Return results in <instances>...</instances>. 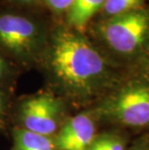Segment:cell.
Instances as JSON below:
<instances>
[{
	"mask_svg": "<svg viewBox=\"0 0 149 150\" xmlns=\"http://www.w3.org/2000/svg\"><path fill=\"white\" fill-rule=\"evenodd\" d=\"M38 65L47 88L78 111L98 103L127 71L110 61L87 33L65 24L49 31Z\"/></svg>",
	"mask_w": 149,
	"mask_h": 150,
	"instance_id": "6da1fadb",
	"label": "cell"
},
{
	"mask_svg": "<svg viewBox=\"0 0 149 150\" xmlns=\"http://www.w3.org/2000/svg\"><path fill=\"white\" fill-rule=\"evenodd\" d=\"M102 128L137 137L149 134V67L129 69L109 93L92 106Z\"/></svg>",
	"mask_w": 149,
	"mask_h": 150,
	"instance_id": "7a4b0ae2",
	"label": "cell"
},
{
	"mask_svg": "<svg viewBox=\"0 0 149 150\" xmlns=\"http://www.w3.org/2000/svg\"><path fill=\"white\" fill-rule=\"evenodd\" d=\"M87 29L90 39L119 68H136L149 58V11L143 7L99 18Z\"/></svg>",
	"mask_w": 149,
	"mask_h": 150,
	"instance_id": "3957f363",
	"label": "cell"
},
{
	"mask_svg": "<svg viewBox=\"0 0 149 150\" xmlns=\"http://www.w3.org/2000/svg\"><path fill=\"white\" fill-rule=\"evenodd\" d=\"M49 31L42 22L14 12L0 13V49L24 65L38 64Z\"/></svg>",
	"mask_w": 149,
	"mask_h": 150,
	"instance_id": "277c9868",
	"label": "cell"
},
{
	"mask_svg": "<svg viewBox=\"0 0 149 150\" xmlns=\"http://www.w3.org/2000/svg\"><path fill=\"white\" fill-rule=\"evenodd\" d=\"M71 107L49 88L23 98L18 108L20 128L54 138L71 116Z\"/></svg>",
	"mask_w": 149,
	"mask_h": 150,
	"instance_id": "5b68a950",
	"label": "cell"
},
{
	"mask_svg": "<svg viewBox=\"0 0 149 150\" xmlns=\"http://www.w3.org/2000/svg\"><path fill=\"white\" fill-rule=\"evenodd\" d=\"M102 129L99 119L91 108L71 115L56 134L54 142L57 150H89Z\"/></svg>",
	"mask_w": 149,
	"mask_h": 150,
	"instance_id": "8992f818",
	"label": "cell"
},
{
	"mask_svg": "<svg viewBox=\"0 0 149 150\" xmlns=\"http://www.w3.org/2000/svg\"><path fill=\"white\" fill-rule=\"evenodd\" d=\"M106 0H74L64 17V24L86 33L94 17L101 13Z\"/></svg>",
	"mask_w": 149,
	"mask_h": 150,
	"instance_id": "52a82bcc",
	"label": "cell"
},
{
	"mask_svg": "<svg viewBox=\"0 0 149 150\" xmlns=\"http://www.w3.org/2000/svg\"><path fill=\"white\" fill-rule=\"evenodd\" d=\"M133 138L130 134L114 128H102L89 150H129Z\"/></svg>",
	"mask_w": 149,
	"mask_h": 150,
	"instance_id": "ba28073f",
	"label": "cell"
},
{
	"mask_svg": "<svg viewBox=\"0 0 149 150\" xmlns=\"http://www.w3.org/2000/svg\"><path fill=\"white\" fill-rule=\"evenodd\" d=\"M12 150H57L54 139L18 127L13 132Z\"/></svg>",
	"mask_w": 149,
	"mask_h": 150,
	"instance_id": "9c48e42d",
	"label": "cell"
},
{
	"mask_svg": "<svg viewBox=\"0 0 149 150\" xmlns=\"http://www.w3.org/2000/svg\"><path fill=\"white\" fill-rule=\"evenodd\" d=\"M144 0H106L100 13L101 20L115 17L124 13L142 8Z\"/></svg>",
	"mask_w": 149,
	"mask_h": 150,
	"instance_id": "30bf717a",
	"label": "cell"
},
{
	"mask_svg": "<svg viewBox=\"0 0 149 150\" xmlns=\"http://www.w3.org/2000/svg\"><path fill=\"white\" fill-rule=\"evenodd\" d=\"M73 2L74 0H42V3H44L56 17H65Z\"/></svg>",
	"mask_w": 149,
	"mask_h": 150,
	"instance_id": "8fae6325",
	"label": "cell"
},
{
	"mask_svg": "<svg viewBox=\"0 0 149 150\" xmlns=\"http://www.w3.org/2000/svg\"><path fill=\"white\" fill-rule=\"evenodd\" d=\"M129 150H149V134L135 137Z\"/></svg>",
	"mask_w": 149,
	"mask_h": 150,
	"instance_id": "7c38bea8",
	"label": "cell"
},
{
	"mask_svg": "<svg viewBox=\"0 0 149 150\" xmlns=\"http://www.w3.org/2000/svg\"><path fill=\"white\" fill-rule=\"evenodd\" d=\"M10 73V64L4 54L0 50V81H3Z\"/></svg>",
	"mask_w": 149,
	"mask_h": 150,
	"instance_id": "4fadbf2b",
	"label": "cell"
},
{
	"mask_svg": "<svg viewBox=\"0 0 149 150\" xmlns=\"http://www.w3.org/2000/svg\"><path fill=\"white\" fill-rule=\"evenodd\" d=\"M13 4L21 6V7H32L39 3L42 2V0H9Z\"/></svg>",
	"mask_w": 149,
	"mask_h": 150,
	"instance_id": "5bb4252c",
	"label": "cell"
},
{
	"mask_svg": "<svg viewBox=\"0 0 149 150\" xmlns=\"http://www.w3.org/2000/svg\"><path fill=\"white\" fill-rule=\"evenodd\" d=\"M6 104H7V101H6V95L3 93L2 91H0V121L3 118V115L5 113V110H6Z\"/></svg>",
	"mask_w": 149,
	"mask_h": 150,
	"instance_id": "9a60e30c",
	"label": "cell"
},
{
	"mask_svg": "<svg viewBox=\"0 0 149 150\" xmlns=\"http://www.w3.org/2000/svg\"><path fill=\"white\" fill-rule=\"evenodd\" d=\"M145 64H146L148 67H149V58H148V60H147V61H146V63H145Z\"/></svg>",
	"mask_w": 149,
	"mask_h": 150,
	"instance_id": "2e32d148",
	"label": "cell"
}]
</instances>
